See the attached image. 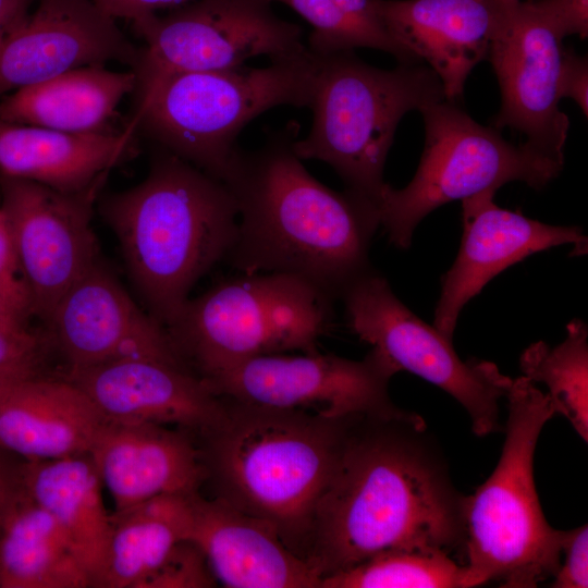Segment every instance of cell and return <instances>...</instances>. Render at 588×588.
<instances>
[{"label": "cell", "instance_id": "9a60e30c", "mask_svg": "<svg viewBox=\"0 0 588 588\" xmlns=\"http://www.w3.org/2000/svg\"><path fill=\"white\" fill-rule=\"evenodd\" d=\"M46 324L68 370L124 357L186 365L167 329L133 301L100 259L66 291Z\"/></svg>", "mask_w": 588, "mask_h": 588}, {"label": "cell", "instance_id": "6da1fadb", "mask_svg": "<svg viewBox=\"0 0 588 588\" xmlns=\"http://www.w3.org/2000/svg\"><path fill=\"white\" fill-rule=\"evenodd\" d=\"M462 502L419 415H359L318 503L307 562L322 580L391 550L463 553Z\"/></svg>", "mask_w": 588, "mask_h": 588}, {"label": "cell", "instance_id": "8fae6325", "mask_svg": "<svg viewBox=\"0 0 588 588\" xmlns=\"http://www.w3.org/2000/svg\"><path fill=\"white\" fill-rule=\"evenodd\" d=\"M346 319L358 338L407 370L453 396L468 413L473 431L485 437L500 430V401L512 379L485 360L463 362L452 341L425 323L372 269L342 293Z\"/></svg>", "mask_w": 588, "mask_h": 588}, {"label": "cell", "instance_id": "484cf974", "mask_svg": "<svg viewBox=\"0 0 588 588\" xmlns=\"http://www.w3.org/2000/svg\"><path fill=\"white\" fill-rule=\"evenodd\" d=\"M90 575L57 520L25 493L2 517L0 588H86Z\"/></svg>", "mask_w": 588, "mask_h": 588}, {"label": "cell", "instance_id": "7bdbcfd3", "mask_svg": "<svg viewBox=\"0 0 588 588\" xmlns=\"http://www.w3.org/2000/svg\"><path fill=\"white\" fill-rule=\"evenodd\" d=\"M500 1L510 2V1H523V0H500Z\"/></svg>", "mask_w": 588, "mask_h": 588}, {"label": "cell", "instance_id": "5bb4252c", "mask_svg": "<svg viewBox=\"0 0 588 588\" xmlns=\"http://www.w3.org/2000/svg\"><path fill=\"white\" fill-rule=\"evenodd\" d=\"M500 2L487 57L501 90L493 126L523 133L529 145L564 160L569 121L559 108L563 38L534 0Z\"/></svg>", "mask_w": 588, "mask_h": 588}, {"label": "cell", "instance_id": "d590c367", "mask_svg": "<svg viewBox=\"0 0 588 588\" xmlns=\"http://www.w3.org/2000/svg\"><path fill=\"white\" fill-rule=\"evenodd\" d=\"M560 98L573 99L585 117L588 114V62L587 58L564 49L559 78Z\"/></svg>", "mask_w": 588, "mask_h": 588}, {"label": "cell", "instance_id": "d4e9b609", "mask_svg": "<svg viewBox=\"0 0 588 588\" xmlns=\"http://www.w3.org/2000/svg\"><path fill=\"white\" fill-rule=\"evenodd\" d=\"M136 86L133 70L82 66L11 91L0 101V120L72 133L108 131Z\"/></svg>", "mask_w": 588, "mask_h": 588}, {"label": "cell", "instance_id": "8992f818", "mask_svg": "<svg viewBox=\"0 0 588 588\" xmlns=\"http://www.w3.org/2000/svg\"><path fill=\"white\" fill-rule=\"evenodd\" d=\"M445 99L439 77L418 63L371 66L353 51L318 56L309 133L293 144L302 160L328 163L345 189L379 204L383 169L399 122L412 110ZM379 212V211H378Z\"/></svg>", "mask_w": 588, "mask_h": 588}, {"label": "cell", "instance_id": "f1b7e54d", "mask_svg": "<svg viewBox=\"0 0 588 588\" xmlns=\"http://www.w3.org/2000/svg\"><path fill=\"white\" fill-rule=\"evenodd\" d=\"M523 376L547 385L555 411L588 441V330L579 319L566 327V338L551 347L542 341L529 345L520 356Z\"/></svg>", "mask_w": 588, "mask_h": 588}, {"label": "cell", "instance_id": "ab89813d", "mask_svg": "<svg viewBox=\"0 0 588 588\" xmlns=\"http://www.w3.org/2000/svg\"><path fill=\"white\" fill-rule=\"evenodd\" d=\"M0 329L9 332H25L28 329L19 317L0 302Z\"/></svg>", "mask_w": 588, "mask_h": 588}, {"label": "cell", "instance_id": "8d00e7d4", "mask_svg": "<svg viewBox=\"0 0 588 588\" xmlns=\"http://www.w3.org/2000/svg\"><path fill=\"white\" fill-rule=\"evenodd\" d=\"M24 460L0 446V516L25 493Z\"/></svg>", "mask_w": 588, "mask_h": 588}, {"label": "cell", "instance_id": "b9f144b4", "mask_svg": "<svg viewBox=\"0 0 588 588\" xmlns=\"http://www.w3.org/2000/svg\"><path fill=\"white\" fill-rule=\"evenodd\" d=\"M2 516H0V540H1V534H2Z\"/></svg>", "mask_w": 588, "mask_h": 588}, {"label": "cell", "instance_id": "277c9868", "mask_svg": "<svg viewBox=\"0 0 588 588\" xmlns=\"http://www.w3.org/2000/svg\"><path fill=\"white\" fill-rule=\"evenodd\" d=\"M99 207L147 311L166 329L196 282L225 260L237 228L229 187L162 149L142 182Z\"/></svg>", "mask_w": 588, "mask_h": 588}, {"label": "cell", "instance_id": "4316f807", "mask_svg": "<svg viewBox=\"0 0 588 588\" xmlns=\"http://www.w3.org/2000/svg\"><path fill=\"white\" fill-rule=\"evenodd\" d=\"M191 494L159 495L111 514L107 562L96 587L139 588L187 540Z\"/></svg>", "mask_w": 588, "mask_h": 588}, {"label": "cell", "instance_id": "d6986e66", "mask_svg": "<svg viewBox=\"0 0 588 588\" xmlns=\"http://www.w3.org/2000/svg\"><path fill=\"white\" fill-rule=\"evenodd\" d=\"M192 436L167 425L108 419L90 455L114 512L159 495L199 492L206 473Z\"/></svg>", "mask_w": 588, "mask_h": 588}, {"label": "cell", "instance_id": "ffe728a7", "mask_svg": "<svg viewBox=\"0 0 588 588\" xmlns=\"http://www.w3.org/2000/svg\"><path fill=\"white\" fill-rule=\"evenodd\" d=\"M187 541L205 555L217 581L230 588H320L314 567L267 522L218 498L192 493Z\"/></svg>", "mask_w": 588, "mask_h": 588}, {"label": "cell", "instance_id": "7c38bea8", "mask_svg": "<svg viewBox=\"0 0 588 588\" xmlns=\"http://www.w3.org/2000/svg\"><path fill=\"white\" fill-rule=\"evenodd\" d=\"M399 368L372 347L360 360L333 354H270L241 362L204 381L220 397L298 409L329 418L391 416L389 396Z\"/></svg>", "mask_w": 588, "mask_h": 588}, {"label": "cell", "instance_id": "d6a6232c", "mask_svg": "<svg viewBox=\"0 0 588 588\" xmlns=\"http://www.w3.org/2000/svg\"><path fill=\"white\" fill-rule=\"evenodd\" d=\"M0 302L23 322L33 316L7 217L0 206Z\"/></svg>", "mask_w": 588, "mask_h": 588}, {"label": "cell", "instance_id": "836d02e7", "mask_svg": "<svg viewBox=\"0 0 588 588\" xmlns=\"http://www.w3.org/2000/svg\"><path fill=\"white\" fill-rule=\"evenodd\" d=\"M560 565L552 577L553 588L588 587V526L561 530Z\"/></svg>", "mask_w": 588, "mask_h": 588}, {"label": "cell", "instance_id": "74e56055", "mask_svg": "<svg viewBox=\"0 0 588 588\" xmlns=\"http://www.w3.org/2000/svg\"><path fill=\"white\" fill-rule=\"evenodd\" d=\"M113 19L132 22L156 14L162 9H173L192 0H93Z\"/></svg>", "mask_w": 588, "mask_h": 588}, {"label": "cell", "instance_id": "44dd1931", "mask_svg": "<svg viewBox=\"0 0 588 588\" xmlns=\"http://www.w3.org/2000/svg\"><path fill=\"white\" fill-rule=\"evenodd\" d=\"M500 0H382L394 39L439 77L445 99L463 95L471 70L487 59Z\"/></svg>", "mask_w": 588, "mask_h": 588}, {"label": "cell", "instance_id": "7a4b0ae2", "mask_svg": "<svg viewBox=\"0 0 588 588\" xmlns=\"http://www.w3.org/2000/svg\"><path fill=\"white\" fill-rule=\"evenodd\" d=\"M299 124L267 134L254 151L236 149L222 182L237 207L225 260L241 274L287 273L335 301L371 269L369 249L380 225L377 207L316 180L294 151Z\"/></svg>", "mask_w": 588, "mask_h": 588}, {"label": "cell", "instance_id": "e575fe53", "mask_svg": "<svg viewBox=\"0 0 588 588\" xmlns=\"http://www.w3.org/2000/svg\"><path fill=\"white\" fill-rule=\"evenodd\" d=\"M534 3L562 38L587 37L588 0H537Z\"/></svg>", "mask_w": 588, "mask_h": 588}, {"label": "cell", "instance_id": "52a82bcc", "mask_svg": "<svg viewBox=\"0 0 588 588\" xmlns=\"http://www.w3.org/2000/svg\"><path fill=\"white\" fill-rule=\"evenodd\" d=\"M270 61L167 76L139 96L131 122L160 149L222 181L252 120L281 105L308 108L318 56L307 48Z\"/></svg>", "mask_w": 588, "mask_h": 588}, {"label": "cell", "instance_id": "5b68a950", "mask_svg": "<svg viewBox=\"0 0 588 588\" xmlns=\"http://www.w3.org/2000/svg\"><path fill=\"white\" fill-rule=\"evenodd\" d=\"M507 421L500 460L490 477L463 495V565L475 587L498 580L534 588L554 576L560 536L547 522L534 480V455L544 424L555 414L546 393L523 375L505 396Z\"/></svg>", "mask_w": 588, "mask_h": 588}, {"label": "cell", "instance_id": "603a6c76", "mask_svg": "<svg viewBox=\"0 0 588 588\" xmlns=\"http://www.w3.org/2000/svg\"><path fill=\"white\" fill-rule=\"evenodd\" d=\"M136 130L62 132L0 120V172L61 192H79L106 180L127 154Z\"/></svg>", "mask_w": 588, "mask_h": 588}, {"label": "cell", "instance_id": "83f0119b", "mask_svg": "<svg viewBox=\"0 0 588 588\" xmlns=\"http://www.w3.org/2000/svg\"><path fill=\"white\" fill-rule=\"evenodd\" d=\"M282 2L313 28L308 49L317 56H329L371 48L393 54L401 63H418L388 29L382 0H272Z\"/></svg>", "mask_w": 588, "mask_h": 588}, {"label": "cell", "instance_id": "f35d334b", "mask_svg": "<svg viewBox=\"0 0 588 588\" xmlns=\"http://www.w3.org/2000/svg\"><path fill=\"white\" fill-rule=\"evenodd\" d=\"M30 0H0V44L27 16Z\"/></svg>", "mask_w": 588, "mask_h": 588}, {"label": "cell", "instance_id": "ac0fdd59", "mask_svg": "<svg viewBox=\"0 0 588 588\" xmlns=\"http://www.w3.org/2000/svg\"><path fill=\"white\" fill-rule=\"evenodd\" d=\"M109 420L154 422L197 436L221 416L224 400L182 363L124 357L68 370Z\"/></svg>", "mask_w": 588, "mask_h": 588}, {"label": "cell", "instance_id": "9c48e42d", "mask_svg": "<svg viewBox=\"0 0 588 588\" xmlns=\"http://www.w3.org/2000/svg\"><path fill=\"white\" fill-rule=\"evenodd\" d=\"M425 146L412 181L396 189L389 184L379 204L380 225L389 241L406 249L417 224L432 210L487 189L520 181L541 189L563 169V159L528 143L515 145L500 130L477 123L446 99L419 110Z\"/></svg>", "mask_w": 588, "mask_h": 588}, {"label": "cell", "instance_id": "cb8c5ba5", "mask_svg": "<svg viewBox=\"0 0 588 588\" xmlns=\"http://www.w3.org/2000/svg\"><path fill=\"white\" fill-rule=\"evenodd\" d=\"M27 495L47 511L77 549L96 587L112 534L102 480L90 453L23 462Z\"/></svg>", "mask_w": 588, "mask_h": 588}, {"label": "cell", "instance_id": "2e32d148", "mask_svg": "<svg viewBox=\"0 0 588 588\" xmlns=\"http://www.w3.org/2000/svg\"><path fill=\"white\" fill-rule=\"evenodd\" d=\"M137 49L93 0H39L0 44V96L66 71L137 65Z\"/></svg>", "mask_w": 588, "mask_h": 588}, {"label": "cell", "instance_id": "30bf717a", "mask_svg": "<svg viewBox=\"0 0 588 588\" xmlns=\"http://www.w3.org/2000/svg\"><path fill=\"white\" fill-rule=\"evenodd\" d=\"M271 2L192 0L133 22L145 41L133 69L139 96L176 73L232 69L259 56L275 60L305 51L301 26L280 19Z\"/></svg>", "mask_w": 588, "mask_h": 588}, {"label": "cell", "instance_id": "60d3db41", "mask_svg": "<svg viewBox=\"0 0 588 588\" xmlns=\"http://www.w3.org/2000/svg\"><path fill=\"white\" fill-rule=\"evenodd\" d=\"M9 385H11V384H9ZM9 385H0V400H1V396H2V394H3V392H4V390H5Z\"/></svg>", "mask_w": 588, "mask_h": 588}, {"label": "cell", "instance_id": "f546056e", "mask_svg": "<svg viewBox=\"0 0 588 588\" xmlns=\"http://www.w3.org/2000/svg\"><path fill=\"white\" fill-rule=\"evenodd\" d=\"M320 588H467L466 567L441 551L391 550L322 578Z\"/></svg>", "mask_w": 588, "mask_h": 588}, {"label": "cell", "instance_id": "4fadbf2b", "mask_svg": "<svg viewBox=\"0 0 588 588\" xmlns=\"http://www.w3.org/2000/svg\"><path fill=\"white\" fill-rule=\"evenodd\" d=\"M105 181L69 193L3 176L1 208L33 315L45 323L66 291L100 259L91 219Z\"/></svg>", "mask_w": 588, "mask_h": 588}, {"label": "cell", "instance_id": "ba28073f", "mask_svg": "<svg viewBox=\"0 0 588 588\" xmlns=\"http://www.w3.org/2000/svg\"><path fill=\"white\" fill-rule=\"evenodd\" d=\"M335 299L298 277L241 274L188 298L167 328L182 360L203 380L270 354L316 353Z\"/></svg>", "mask_w": 588, "mask_h": 588}, {"label": "cell", "instance_id": "4dcf8cb0", "mask_svg": "<svg viewBox=\"0 0 588 588\" xmlns=\"http://www.w3.org/2000/svg\"><path fill=\"white\" fill-rule=\"evenodd\" d=\"M216 581L203 552L183 540L139 588H201L213 587Z\"/></svg>", "mask_w": 588, "mask_h": 588}, {"label": "cell", "instance_id": "7402d4cb", "mask_svg": "<svg viewBox=\"0 0 588 588\" xmlns=\"http://www.w3.org/2000/svg\"><path fill=\"white\" fill-rule=\"evenodd\" d=\"M108 419L68 377L44 373L0 400V446L26 461L90 453Z\"/></svg>", "mask_w": 588, "mask_h": 588}, {"label": "cell", "instance_id": "1f68e13d", "mask_svg": "<svg viewBox=\"0 0 588 588\" xmlns=\"http://www.w3.org/2000/svg\"><path fill=\"white\" fill-rule=\"evenodd\" d=\"M47 338L30 330L0 329V385H9L41 372Z\"/></svg>", "mask_w": 588, "mask_h": 588}, {"label": "cell", "instance_id": "3957f363", "mask_svg": "<svg viewBox=\"0 0 588 588\" xmlns=\"http://www.w3.org/2000/svg\"><path fill=\"white\" fill-rule=\"evenodd\" d=\"M224 400L198 436L206 479L218 498L270 524L307 561L315 513L359 415L329 418Z\"/></svg>", "mask_w": 588, "mask_h": 588}, {"label": "cell", "instance_id": "e0dca14e", "mask_svg": "<svg viewBox=\"0 0 588 588\" xmlns=\"http://www.w3.org/2000/svg\"><path fill=\"white\" fill-rule=\"evenodd\" d=\"M497 191L487 189L462 200L463 236L458 255L443 275L434 311V328L453 341L458 316L498 273L527 256L572 244L584 254L587 237L578 226L542 223L495 205Z\"/></svg>", "mask_w": 588, "mask_h": 588}]
</instances>
